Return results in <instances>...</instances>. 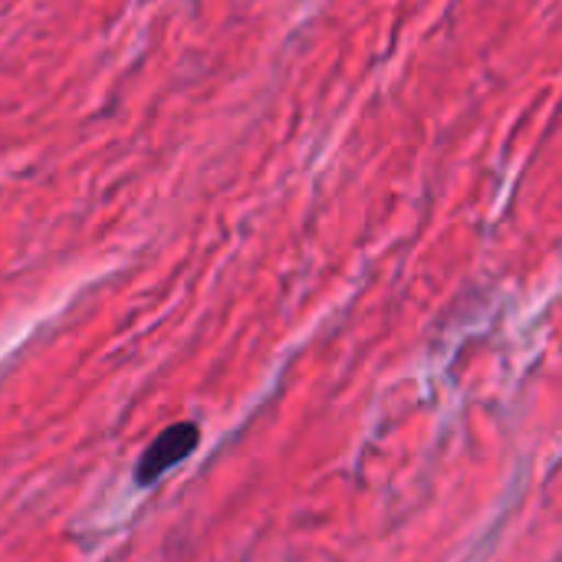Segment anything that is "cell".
<instances>
[{"instance_id":"6da1fadb","label":"cell","mask_w":562,"mask_h":562,"mask_svg":"<svg viewBox=\"0 0 562 562\" xmlns=\"http://www.w3.org/2000/svg\"><path fill=\"white\" fill-rule=\"evenodd\" d=\"M198 441H201V431H198V425H191V422H178V425L165 428V431L145 448V454H142V461H138V474H135L138 484H155L158 477H165L168 471H175L181 461H188V458L194 454Z\"/></svg>"}]
</instances>
